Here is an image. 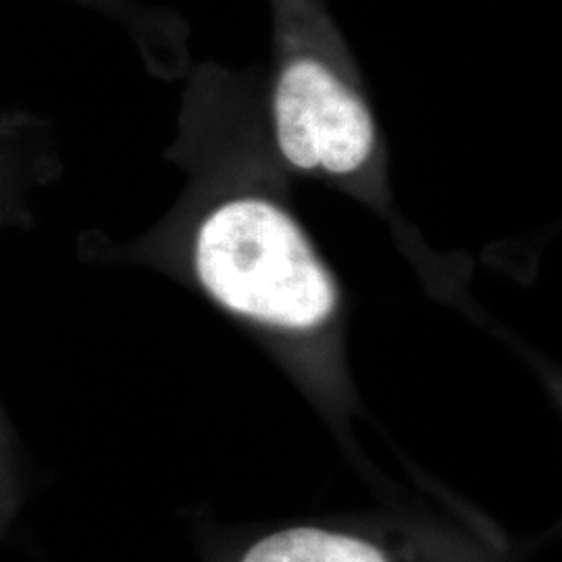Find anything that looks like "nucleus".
<instances>
[{
	"label": "nucleus",
	"mask_w": 562,
	"mask_h": 562,
	"mask_svg": "<svg viewBox=\"0 0 562 562\" xmlns=\"http://www.w3.org/2000/svg\"><path fill=\"white\" fill-rule=\"evenodd\" d=\"M202 290L227 313L265 329L313 336L338 315V285L283 209L262 199L222 202L192 246Z\"/></svg>",
	"instance_id": "nucleus-1"
},
{
	"label": "nucleus",
	"mask_w": 562,
	"mask_h": 562,
	"mask_svg": "<svg viewBox=\"0 0 562 562\" xmlns=\"http://www.w3.org/2000/svg\"><path fill=\"white\" fill-rule=\"evenodd\" d=\"M206 562H510L508 546L461 513L398 508L302 519L213 546Z\"/></svg>",
	"instance_id": "nucleus-2"
},
{
	"label": "nucleus",
	"mask_w": 562,
	"mask_h": 562,
	"mask_svg": "<svg viewBox=\"0 0 562 562\" xmlns=\"http://www.w3.org/2000/svg\"><path fill=\"white\" fill-rule=\"evenodd\" d=\"M281 159L296 171L348 176L375 148V121L361 97L322 57L285 60L273 97Z\"/></svg>",
	"instance_id": "nucleus-3"
},
{
	"label": "nucleus",
	"mask_w": 562,
	"mask_h": 562,
	"mask_svg": "<svg viewBox=\"0 0 562 562\" xmlns=\"http://www.w3.org/2000/svg\"><path fill=\"white\" fill-rule=\"evenodd\" d=\"M34 142V123L21 117L0 130V227L20 222L27 192L50 176L53 159Z\"/></svg>",
	"instance_id": "nucleus-4"
},
{
	"label": "nucleus",
	"mask_w": 562,
	"mask_h": 562,
	"mask_svg": "<svg viewBox=\"0 0 562 562\" xmlns=\"http://www.w3.org/2000/svg\"><path fill=\"white\" fill-rule=\"evenodd\" d=\"M21 504L20 464L9 425L0 413V538L18 517Z\"/></svg>",
	"instance_id": "nucleus-5"
}]
</instances>
